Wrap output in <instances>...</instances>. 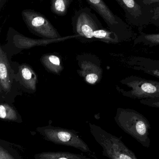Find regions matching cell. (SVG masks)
Segmentation results:
<instances>
[{"instance_id": "obj_1", "label": "cell", "mask_w": 159, "mask_h": 159, "mask_svg": "<svg viewBox=\"0 0 159 159\" xmlns=\"http://www.w3.org/2000/svg\"><path fill=\"white\" fill-rule=\"evenodd\" d=\"M119 126L141 143L149 141L150 124L147 119L134 109H119L116 118Z\"/></svg>"}, {"instance_id": "obj_2", "label": "cell", "mask_w": 159, "mask_h": 159, "mask_svg": "<svg viewBox=\"0 0 159 159\" xmlns=\"http://www.w3.org/2000/svg\"><path fill=\"white\" fill-rule=\"evenodd\" d=\"M12 62L0 43V95L11 103L22 93L16 78Z\"/></svg>"}, {"instance_id": "obj_3", "label": "cell", "mask_w": 159, "mask_h": 159, "mask_svg": "<svg viewBox=\"0 0 159 159\" xmlns=\"http://www.w3.org/2000/svg\"><path fill=\"white\" fill-rule=\"evenodd\" d=\"M90 128L92 134L102 147L105 157L110 159H137L120 139L94 125H90Z\"/></svg>"}, {"instance_id": "obj_4", "label": "cell", "mask_w": 159, "mask_h": 159, "mask_svg": "<svg viewBox=\"0 0 159 159\" xmlns=\"http://www.w3.org/2000/svg\"><path fill=\"white\" fill-rule=\"evenodd\" d=\"M91 8L104 20L110 30L125 40L136 37L130 27L114 14L103 0H85Z\"/></svg>"}, {"instance_id": "obj_5", "label": "cell", "mask_w": 159, "mask_h": 159, "mask_svg": "<svg viewBox=\"0 0 159 159\" xmlns=\"http://www.w3.org/2000/svg\"><path fill=\"white\" fill-rule=\"evenodd\" d=\"M130 89L122 91L123 95L139 100L159 98V81L132 75L122 81Z\"/></svg>"}, {"instance_id": "obj_6", "label": "cell", "mask_w": 159, "mask_h": 159, "mask_svg": "<svg viewBox=\"0 0 159 159\" xmlns=\"http://www.w3.org/2000/svg\"><path fill=\"white\" fill-rule=\"evenodd\" d=\"M22 19L30 32L46 39L61 38L49 20L40 12L25 9L21 13Z\"/></svg>"}, {"instance_id": "obj_7", "label": "cell", "mask_w": 159, "mask_h": 159, "mask_svg": "<svg viewBox=\"0 0 159 159\" xmlns=\"http://www.w3.org/2000/svg\"><path fill=\"white\" fill-rule=\"evenodd\" d=\"M37 131L45 140L56 144L72 147L85 153H92L88 145L72 131L55 127H43Z\"/></svg>"}, {"instance_id": "obj_8", "label": "cell", "mask_w": 159, "mask_h": 159, "mask_svg": "<svg viewBox=\"0 0 159 159\" xmlns=\"http://www.w3.org/2000/svg\"><path fill=\"white\" fill-rule=\"evenodd\" d=\"M71 38H74L73 35L54 39H32L24 36L12 27H10L7 33V43L2 46L8 57L11 59L12 56L19 54L22 50L36 46L42 45L48 43Z\"/></svg>"}, {"instance_id": "obj_9", "label": "cell", "mask_w": 159, "mask_h": 159, "mask_svg": "<svg viewBox=\"0 0 159 159\" xmlns=\"http://www.w3.org/2000/svg\"><path fill=\"white\" fill-rule=\"evenodd\" d=\"M72 24L77 35L87 39L93 38V32L103 28L101 21L90 8L83 7L75 11L72 17Z\"/></svg>"}, {"instance_id": "obj_10", "label": "cell", "mask_w": 159, "mask_h": 159, "mask_svg": "<svg viewBox=\"0 0 159 159\" xmlns=\"http://www.w3.org/2000/svg\"><path fill=\"white\" fill-rule=\"evenodd\" d=\"M125 12V17L129 24L138 28L139 32L149 25L152 11L140 5L137 0H116Z\"/></svg>"}, {"instance_id": "obj_11", "label": "cell", "mask_w": 159, "mask_h": 159, "mask_svg": "<svg viewBox=\"0 0 159 159\" xmlns=\"http://www.w3.org/2000/svg\"><path fill=\"white\" fill-rule=\"evenodd\" d=\"M17 81L22 91L31 92L35 91L37 83V77L30 67L26 64H20L12 62Z\"/></svg>"}, {"instance_id": "obj_12", "label": "cell", "mask_w": 159, "mask_h": 159, "mask_svg": "<svg viewBox=\"0 0 159 159\" xmlns=\"http://www.w3.org/2000/svg\"><path fill=\"white\" fill-rule=\"evenodd\" d=\"M129 64L135 70L149 75L159 79V60L143 57H134Z\"/></svg>"}, {"instance_id": "obj_13", "label": "cell", "mask_w": 159, "mask_h": 159, "mask_svg": "<svg viewBox=\"0 0 159 159\" xmlns=\"http://www.w3.org/2000/svg\"><path fill=\"white\" fill-rule=\"evenodd\" d=\"M13 104L6 101L0 95V119L21 123L22 117Z\"/></svg>"}, {"instance_id": "obj_14", "label": "cell", "mask_w": 159, "mask_h": 159, "mask_svg": "<svg viewBox=\"0 0 159 159\" xmlns=\"http://www.w3.org/2000/svg\"><path fill=\"white\" fill-rule=\"evenodd\" d=\"M36 159H91L84 156L66 152H43L35 156Z\"/></svg>"}, {"instance_id": "obj_15", "label": "cell", "mask_w": 159, "mask_h": 159, "mask_svg": "<svg viewBox=\"0 0 159 159\" xmlns=\"http://www.w3.org/2000/svg\"><path fill=\"white\" fill-rule=\"evenodd\" d=\"M134 45L142 44L150 47L159 46V33L148 34L141 32L134 41Z\"/></svg>"}, {"instance_id": "obj_16", "label": "cell", "mask_w": 159, "mask_h": 159, "mask_svg": "<svg viewBox=\"0 0 159 159\" xmlns=\"http://www.w3.org/2000/svg\"><path fill=\"white\" fill-rule=\"evenodd\" d=\"M75 1V0H50V10L57 16H66L71 4Z\"/></svg>"}, {"instance_id": "obj_17", "label": "cell", "mask_w": 159, "mask_h": 159, "mask_svg": "<svg viewBox=\"0 0 159 159\" xmlns=\"http://www.w3.org/2000/svg\"><path fill=\"white\" fill-rule=\"evenodd\" d=\"M0 159H21V157L8 142L0 139Z\"/></svg>"}, {"instance_id": "obj_18", "label": "cell", "mask_w": 159, "mask_h": 159, "mask_svg": "<svg viewBox=\"0 0 159 159\" xmlns=\"http://www.w3.org/2000/svg\"><path fill=\"white\" fill-rule=\"evenodd\" d=\"M93 38L106 42L117 43L119 37L115 33L112 31H108L103 28L98 29L93 32Z\"/></svg>"}, {"instance_id": "obj_19", "label": "cell", "mask_w": 159, "mask_h": 159, "mask_svg": "<svg viewBox=\"0 0 159 159\" xmlns=\"http://www.w3.org/2000/svg\"><path fill=\"white\" fill-rule=\"evenodd\" d=\"M138 3L144 8L152 9L159 5V0H137Z\"/></svg>"}, {"instance_id": "obj_20", "label": "cell", "mask_w": 159, "mask_h": 159, "mask_svg": "<svg viewBox=\"0 0 159 159\" xmlns=\"http://www.w3.org/2000/svg\"><path fill=\"white\" fill-rule=\"evenodd\" d=\"M150 24L159 28V5L155 7L152 10V17Z\"/></svg>"}, {"instance_id": "obj_21", "label": "cell", "mask_w": 159, "mask_h": 159, "mask_svg": "<svg viewBox=\"0 0 159 159\" xmlns=\"http://www.w3.org/2000/svg\"><path fill=\"white\" fill-rule=\"evenodd\" d=\"M140 102L144 105L159 109V98L140 100Z\"/></svg>"}, {"instance_id": "obj_22", "label": "cell", "mask_w": 159, "mask_h": 159, "mask_svg": "<svg viewBox=\"0 0 159 159\" xmlns=\"http://www.w3.org/2000/svg\"><path fill=\"white\" fill-rule=\"evenodd\" d=\"M98 79V75L94 73L88 74L86 77V81L90 84H94L97 81Z\"/></svg>"}, {"instance_id": "obj_23", "label": "cell", "mask_w": 159, "mask_h": 159, "mask_svg": "<svg viewBox=\"0 0 159 159\" xmlns=\"http://www.w3.org/2000/svg\"><path fill=\"white\" fill-rule=\"evenodd\" d=\"M49 61L52 64L56 66H59L60 65V61L58 57L55 56H50L49 57Z\"/></svg>"}, {"instance_id": "obj_24", "label": "cell", "mask_w": 159, "mask_h": 159, "mask_svg": "<svg viewBox=\"0 0 159 159\" xmlns=\"http://www.w3.org/2000/svg\"><path fill=\"white\" fill-rule=\"evenodd\" d=\"M7 1V0H0V12Z\"/></svg>"}, {"instance_id": "obj_25", "label": "cell", "mask_w": 159, "mask_h": 159, "mask_svg": "<svg viewBox=\"0 0 159 159\" xmlns=\"http://www.w3.org/2000/svg\"><path fill=\"white\" fill-rule=\"evenodd\" d=\"M42 1H43V0H42Z\"/></svg>"}]
</instances>
